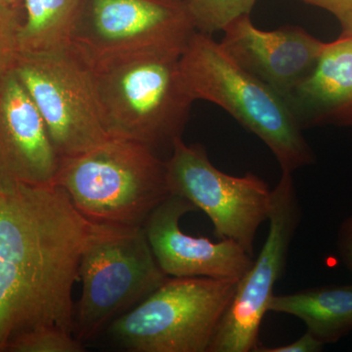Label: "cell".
<instances>
[{
	"instance_id": "30bf717a",
	"label": "cell",
	"mask_w": 352,
	"mask_h": 352,
	"mask_svg": "<svg viewBox=\"0 0 352 352\" xmlns=\"http://www.w3.org/2000/svg\"><path fill=\"white\" fill-rule=\"evenodd\" d=\"M300 207L292 173L282 171L272 190L270 232L256 261L241 277L223 320L208 352H254L275 284L286 267L289 245L298 224Z\"/></svg>"
},
{
	"instance_id": "8992f818",
	"label": "cell",
	"mask_w": 352,
	"mask_h": 352,
	"mask_svg": "<svg viewBox=\"0 0 352 352\" xmlns=\"http://www.w3.org/2000/svg\"><path fill=\"white\" fill-rule=\"evenodd\" d=\"M237 280L168 277L108 328L132 352H208Z\"/></svg>"
},
{
	"instance_id": "7a4b0ae2",
	"label": "cell",
	"mask_w": 352,
	"mask_h": 352,
	"mask_svg": "<svg viewBox=\"0 0 352 352\" xmlns=\"http://www.w3.org/2000/svg\"><path fill=\"white\" fill-rule=\"evenodd\" d=\"M183 51L150 50L87 62L109 136L151 149L170 146L188 122L194 100L183 78Z\"/></svg>"
},
{
	"instance_id": "4fadbf2b",
	"label": "cell",
	"mask_w": 352,
	"mask_h": 352,
	"mask_svg": "<svg viewBox=\"0 0 352 352\" xmlns=\"http://www.w3.org/2000/svg\"><path fill=\"white\" fill-rule=\"evenodd\" d=\"M60 157L14 68L0 78V189L54 184Z\"/></svg>"
},
{
	"instance_id": "7402d4cb",
	"label": "cell",
	"mask_w": 352,
	"mask_h": 352,
	"mask_svg": "<svg viewBox=\"0 0 352 352\" xmlns=\"http://www.w3.org/2000/svg\"><path fill=\"white\" fill-rule=\"evenodd\" d=\"M338 249L342 261L352 274V215L344 220L338 236Z\"/></svg>"
},
{
	"instance_id": "52a82bcc",
	"label": "cell",
	"mask_w": 352,
	"mask_h": 352,
	"mask_svg": "<svg viewBox=\"0 0 352 352\" xmlns=\"http://www.w3.org/2000/svg\"><path fill=\"white\" fill-rule=\"evenodd\" d=\"M14 71L41 113L60 159L87 152L109 138L91 71L69 43L20 52Z\"/></svg>"
},
{
	"instance_id": "d6986e66",
	"label": "cell",
	"mask_w": 352,
	"mask_h": 352,
	"mask_svg": "<svg viewBox=\"0 0 352 352\" xmlns=\"http://www.w3.org/2000/svg\"><path fill=\"white\" fill-rule=\"evenodd\" d=\"M19 10L0 4V78L15 66L21 52Z\"/></svg>"
},
{
	"instance_id": "9a60e30c",
	"label": "cell",
	"mask_w": 352,
	"mask_h": 352,
	"mask_svg": "<svg viewBox=\"0 0 352 352\" xmlns=\"http://www.w3.org/2000/svg\"><path fill=\"white\" fill-rule=\"evenodd\" d=\"M267 310L300 319L316 339L333 344L352 332V284L273 295Z\"/></svg>"
},
{
	"instance_id": "8fae6325",
	"label": "cell",
	"mask_w": 352,
	"mask_h": 352,
	"mask_svg": "<svg viewBox=\"0 0 352 352\" xmlns=\"http://www.w3.org/2000/svg\"><path fill=\"white\" fill-rule=\"evenodd\" d=\"M197 210L180 196L170 195L144 223L148 242L161 270L168 277H210L237 280L249 270L254 256L233 240L212 242L182 230L183 215Z\"/></svg>"
},
{
	"instance_id": "603a6c76",
	"label": "cell",
	"mask_w": 352,
	"mask_h": 352,
	"mask_svg": "<svg viewBox=\"0 0 352 352\" xmlns=\"http://www.w3.org/2000/svg\"><path fill=\"white\" fill-rule=\"evenodd\" d=\"M23 2H24V0H0V4L11 7V8L16 9V10H19L20 7L23 6Z\"/></svg>"
},
{
	"instance_id": "3957f363",
	"label": "cell",
	"mask_w": 352,
	"mask_h": 352,
	"mask_svg": "<svg viewBox=\"0 0 352 352\" xmlns=\"http://www.w3.org/2000/svg\"><path fill=\"white\" fill-rule=\"evenodd\" d=\"M54 184L95 226L143 227L170 196L166 164L148 146L109 136L76 156L60 160Z\"/></svg>"
},
{
	"instance_id": "7c38bea8",
	"label": "cell",
	"mask_w": 352,
	"mask_h": 352,
	"mask_svg": "<svg viewBox=\"0 0 352 352\" xmlns=\"http://www.w3.org/2000/svg\"><path fill=\"white\" fill-rule=\"evenodd\" d=\"M222 32L219 43L227 54L286 102L311 73L325 45L295 25L270 32L259 30L250 14L234 20Z\"/></svg>"
},
{
	"instance_id": "2e32d148",
	"label": "cell",
	"mask_w": 352,
	"mask_h": 352,
	"mask_svg": "<svg viewBox=\"0 0 352 352\" xmlns=\"http://www.w3.org/2000/svg\"><path fill=\"white\" fill-rule=\"evenodd\" d=\"M83 0H24L21 52L52 50L69 43Z\"/></svg>"
},
{
	"instance_id": "5b68a950",
	"label": "cell",
	"mask_w": 352,
	"mask_h": 352,
	"mask_svg": "<svg viewBox=\"0 0 352 352\" xmlns=\"http://www.w3.org/2000/svg\"><path fill=\"white\" fill-rule=\"evenodd\" d=\"M168 277L153 254L144 227L95 226L78 266L82 288L75 305L74 336L82 344L94 339Z\"/></svg>"
},
{
	"instance_id": "277c9868",
	"label": "cell",
	"mask_w": 352,
	"mask_h": 352,
	"mask_svg": "<svg viewBox=\"0 0 352 352\" xmlns=\"http://www.w3.org/2000/svg\"><path fill=\"white\" fill-rule=\"evenodd\" d=\"M180 68L193 100L223 108L270 147L282 171L293 173L314 163V152L287 102L241 68L212 36L194 32Z\"/></svg>"
},
{
	"instance_id": "ba28073f",
	"label": "cell",
	"mask_w": 352,
	"mask_h": 352,
	"mask_svg": "<svg viewBox=\"0 0 352 352\" xmlns=\"http://www.w3.org/2000/svg\"><path fill=\"white\" fill-rule=\"evenodd\" d=\"M166 164L170 195L186 199L212 220L220 239L235 241L254 256L259 226L270 219L272 191L254 173L234 176L222 173L208 160L201 145L173 142Z\"/></svg>"
},
{
	"instance_id": "6da1fadb",
	"label": "cell",
	"mask_w": 352,
	"mask_h": 352,
	"mask_svg": "<svg viewBox=\"0 0 352 352\" xmlns=\"http://www.w3.org/2000/svg\"><path fill=\"white\" fill-rule=\"evenodd\" d=\"M94 226L56 184L0 189V352L39 329L73 333L74 284Z\"/></svg>"
},
{
	"instance_id": "9c48e42d",
	"label": "cell",
	"mask_w": 352,
	"mask_h": 352,
	"mask_svg": "<svg viewBox=\"0 0 352 352\" xmlns=\"http://www.w3.org/2000/svg\"><path fill=\"white\" fill-rule=\"evenodd\" d=\"M195 32L183 0H83L69 44L92 61L143 50L184 51Z\"/></svg>"
},
{
	"instance_id": "ac0fdd59",
	"label": "cell",
	"mask_w": 352,
	"mask_h": 352,
	"mask_svg": "<svg viewBox=\"0 0 352 352\" xmlns=\"http://www.w3.org/2000/svg\"><path fill=\"white\" fill-rule=\"evenodd\" d=\"M83 344L73 333L56 328L32 331L15 340L8 352H80Z\"/></svg>"
},
{
	"instance_id": "5bb4252c",
	"label": "cell",
	"mask_w": 352,
	"mask_h": 352,
	"mask_svg": "<svg viewBox=\"0 0 352 352\" xmlns=\"http://www.w3.org/2000/svg\"><path fill=\"white\" fill-rule=\"evenodd\" d=\"M302 129L352 126V34L325 43L311 73L287 99Z\"/></svg>"
},
{
	"instance_id": "ffe728a7",
	"label": "cell",
	"mask_w": 352,
	"mask_h": 352,
	"mask_svg": "<svg viewBox=\"0 0 352 352\" xmlns=\"http://www.w3.org/2000/svg\"><path fill=\"white\" fill-rule=\"evenodd\" d=\"M324 9L335 16L342 27V34H352V0H302Z\"/></svg>"
},
{
	"instance_id": "44dd1931",
	"label": "cell",
	"mask_w": 352,
	"mask_h": 352,
	"mask_svg": "<svg viewBox=\"0 0 352 352\" xmlns=\"http://www.w3.org/2000/svg\"><path fill=\"white\" fill-rule=\"evenodd\" d=\"M324 346L325 344L307 331L305 335L292 344L273 347L259 346L256 352H319L323 351Z\"/></svg>"
},
{
	"instance_id": "e0dca14e",
	"label": "cell",
	"mask_w": 352,
	"mask_h": 352,
	"mask_svg": "<svg viewBox=\"0 0 352 352\" xmlns=\"http://www.w3.org/2000/svg\"><path fill=\"white\" fill-rule=\"evenodd\" d=\"M196 31L210 34L251 13L256 0H183Z\"/></svg>"
}]
</instances>
